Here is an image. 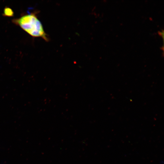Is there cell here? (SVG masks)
Instances as JSON below:
<instances>
[{
	"mask_svg": "<svg viewBox=\"0 0 164 164\" xmlns=\"http://www.w3.org/2000/svg\"><path fill=\"white\" fill-rule=\"evenodd\" d=\"M12 22L32 37H41L46 41H49L48 37L35 12L25 14L19 18L13 19Z\"/></svg>",
	"mask_w": 164,
	"mask_h": 164,
	"instance_id": "obj_1",
	"label": "cell"
},
{
	"mask_svg": "<svg viewBox=\"0 0 164 164\" xmlns=\"http://www.w3.org/2000/svg\"><path fill=\"white\" fill-rule=\"evenodd\" d=\"M3 15L5 16L12 17L14 15V12L10 8L6 7L4 10Z\"/></svg>",
	"mask_w": 164,
	"mask_h": 164,
	"instance_id": "obj_2",
	"label": "cell"
}]
</instances>
